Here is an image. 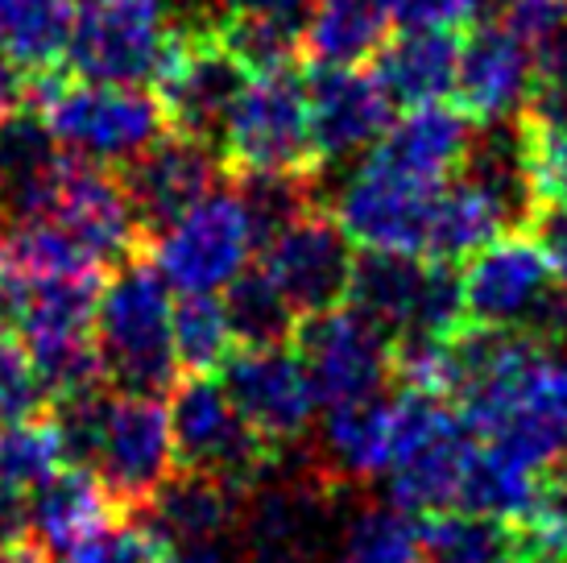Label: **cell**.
<instances>
[{"label": "cell", "mask_w": 567, "mask_h": 563, "mask_svg": "<svg viewBox=\"0 0 567 563\" xmlns=\"http://www.w3.org/2000/svg\"><path fill=\"white\" fill-rule=\"evenodd\" d=\"M518 154L535 204H567V125H547L518 112Z\"/></svg>", "instance_id": "obj_38"}, {"label": "cell", "mask_w": 567, "mask_h": 563, "mask_svg": "<svg viewBox=\"0 0 567 563\" xmlns=\"http://www.w3.org/2000/svg\"><path fill=\"white\" fill-rule=\"evenodd\" d=\"M252 253L257 240L237 191H212L154 236V266L178 295H216L249 266Z\"/></svg>", "instance_id": "obj_8"}, {"label": "cell", "mask_w": 567, "mask_h": 563, "mask_svg": "<svg viewBox=\"0 0 567 563\" xmlns=\"http://www.w3.org/2000/svg\"><path fill=\"white\" fill-rule=\"evenodd\" d=\"M174 357L187 373H216L237 352L228 311L216 295H183L174 307Z\"/></svg>", "instance_id": "obj_35"}, {"label": "cell", "mask_w": 567, "mask_h": 563, "mask_svg": "<svg viewBox=\"0 0 567 563\" xmlns=\"http://www.w3.org/2000/svg\"><path fill=\"white\" fill-rule=\"evenodd\" d=\"M30 104L42 112L66 154L95 166H125L166 133L158 95L142 83H100L80 75H33Z\"/></svg>", "instance_id": "obj_2"}, {"label": "cell", "mask_w": 567, "mask_h": 563, "mask_svg": "<svg viewBox=\"0 0 567 563\" xmlns=\"http://www.w3.org/2000/svg\"><path fill=\"white\" fill-rule=\"evenodd\" d=\"M493 21L514 33L522 47H530V54H538L567 25V0H502Z\"/></svg>", "instance_id": "obj_41"}, {"label": "cell", "mask_w": 567, "mask_h": 563, "mask_svg": "<svg viewBox=\"0 0 567 563\" xmlns=\"http://www.w3.org/2000/svg\"><path fill=\"white\" fill-rule=\"evenodd\" d=\"M30 219L59 224L71 240H80L83 249L109 269L133 257V249L142 245L133 207H128L125 187L112 174V166H95V162H83L75 154L66 162L63 178L50 191L47 207Z\"/></svg>", "instance_id": "obj_15"}, {"label": "cell", "mask_w": 567, "mask_h": 563, "mask_svg": "<svg viewBox=\"0 0 567 563\" xmlns=\"http://www.w3.org/2000/svg\"><path fill=\"white\" fill-rule=\"evenodd\" d=\"M237 199L249 216L257 249H266L269 236H278L295 216L319 207L316 174L295 171H240L237 174Z\"/></svg>", "instance_id": "obj_33"}, {"label": "cell", "mask_w": 567, "mask_h": 563, "mask_svg": "<svg viewBox=\"0 0 567 563\" xmlns=\"http://www.w3.org/2000/svg\"><path fill=\"white\" fill-rule=\"evenodd\" d=\"M476 448H481V436L452 407L410 452H402L390 464V505L414 518L456 510Z\"/></svg>", "instance_id": "obj_19"}, {"label": "cell", "mask_w": 567, "mask_h": 563, "mask_svg": "<svg viewBox=\"0 0 567 563\" xmlns=\"http://www.w3.org/2000/svg\"><path fill=\"white\" fill-rule=\"evenodd\" d=\"M460 290L464 315L476 328H514L543 345H567V290L555 286L526 228H509L476 249L460 269Z\"/></svg>", "instance_id": "obj_4"}, {"label": "cell", "mask_w": 567, "mask_h": 563, "mask_svg": "<svg viewBox=\"0 0 567 563\" xmlns=\"http://www.w3.org/2000/svg\"><path fill=\"white\" fill-rule=\"evenodd\" d=\"M171 324V282L154 262L125 257L121 266H112L95 307V345L116 390L150 398H166V390H174L178 357Z\"/></svg>", "instance_id": "obj_1"}, {"label": "cell", "mask_w": 567, "mask_h": 563, "mask_svg": "<svg viewBox=\"0 0 567 563\" xmlns=\"http://www.w3.org/2000/svg\"><path fill=\"white\" fill-rule=\"evenodd\" d=\"M394 460V414L390 398H352L323 407L319 419V464L316 472L331 485H364Z\"/></svg>", "instance_id": "obj_20"}, {"label": "cell", "mask_w": 567, "mask_h": 563, "mask_svg": "<svg viewBox=\"0 0 567 563\" xmlns=\"http://www.w3.org/2000/svg\"><path fill=\"white\" fill-rule=\"evenodd\" d=\"M224 390L245 422L282 452L311 436L319 398L295 345L237 348L224 360Z\"/></svg>", "instance_id": "obj_13"}, {"label": "cell", "mask_w": 567, "mask_h": 563, "mask_svg": "<svg viewBox=\"0 0 567 563\" xmlns=\"http://www.w3.org/2000/svg\"><path fill=\"white\" fill-rule=\"evenodd\" d=\"M109 278V274H104ZM104 278H42L17 282V324L25 352L71 345L95 336V307Z\"/></svg>", "instance_id": "obj_27"}, {"label": "cell", "mask_w": 567, "mask_h": 563, "mask_svg": "<svg viewBox=\"0 0 567 563\" xmlns=\"http://www.w3.org/2000/svg\"><path fill=\"white\" fill-rule=\"evenodd\" d=\"M166 410H171L174 469L204 472L224 489H233L237 498H249L282 464V448L245 422L224 381L212 373L174 381Z\"/></svg>", "instance_id": "obj_3"}, {"label": "cell", "mask_w": 567, "mask_h": 563, "mask_svg": "<svg viewBox=\"0 0 567 563\" xmlns=\"http://www.w3.org/2000/svg\"><path fill=\"white\" fill-rule=\"evenodd\" d=\"M83 4H92V0H75V9H83Z\"/></svg>", "instance_id": "obj_50"}, {"label": "cell", "mask_w": 567, "mask_h": 563, "mask_svg": "<svg viewBox=\"0 0 567 563\" xmlns=\"http://www.w3.org/2000/svg\"><path fill=\"white\" fill-rule=\"evenodd\" d=\"M166 563H237L228 551V539H207V543H183L166 551Z\"/></svg>", "instance_id": "obj_45"}, {"label": "cell", "mask_w": 567, "mask_h": 563, "mask_svg": "<svg viewBox=\"0 0 567 563\" xmlns=\"http://www.w3.org/2000/svg\"><path fill=\"white\" fill-rule=\"evenodd\" d=\"M128 518L109 485L83 464H63L50 481L30 493V539H38L50 551V560H59L75 543L100 534L104 526Z\"/></svg>", "instance_id": "obj_22"}, {"label": "cell", "mask_w": 567, "mask_h": 563, "mask_svg": "<svg viewBox=\"0 0 567 563\" xmlns=\"http://www.w3.org/2000/svg\"><path fill=\"white\" fill-rule=\"evenodd\" d=\"M30 83H33L30 71L17 63L9 50L0 47V116L21 109V104L30 100Z\"/></svg>", "instance_id": "obj_44"}, {"label": "cell", "mask_w": 567, "mask_h": 563, "mask_svg": "<svg viewBox=\"0 0 567 563\" xmlns=\"http://www.w3.org/2000/svg\"><path fill=\"white\" fill-rule=\"evenodd\" d=\"M92 472L109 485L116 505L133 514L158 493V485L174 472L171 410L150 393H116L109 398L104 436L95 448Z\"/></svg>", "instance_id": "obj_11"}, {"label": "cell", "mask_w": 567, "mask_h": 563, "mask_svg": "<svg viewBox=\"0 0 567 563\" xmlns=\"http://www.w3.org/2000/svg\"><path fill=\"white\" fill-rule=\"evenodd\" d=\"M522 228H526L530 240L538 245L543 262L551 269L555 286L567 290V204H535Z\"/></svg>", "instance_id": "obj_43"}, {"label": "cell", "mask_w": 567, "mask_h": 563, "mask_svg": "<svg viewBox=\"0 0 567 563\" xmlns=\"http://www.w3.org/2000/svg\"><path fill=\"white\" fill-rule=\"evenodd\" d=\"M142 510L166 547H183V543L228 539L240 518V498L204 472L174 469Z\"/></svg>", "instance_id": "obj_26"}, {"label": "cell", "mask_w": 567, "mask_h": 563, "mask_svg": "<svg viewBox=\"0 0 567 563\" xmlns=\"http://www.w3.org/2000/svg\"><path fill=\"white\" fill-rule=\"evenodd\" d=\"M443 183H426L419 174H406L390 166L385 157L364 154V162L348 174V183L336 191V212L340 228L352 245L364 253H419L423 257V236L431 204Z\"/></svg>", "instance_id": "obj_10"}, {"label": "cell", "mask_w": 567, "mask_h": 563, "mask_svg": "<svg viewBox=\"0 0 567 563\" xmlns=\"http://www.w3.org/2000/svg\"><path fill=\"white\" fill-rule=\"evenodd\" d=\"M75 0H0V47L30 75H47L66 59Z\"/></svg>", "instance_id": "obj_31"}, {"label": "cell", "mask_w": 567, "mask_h": 563, "mask_svg": "<svg viewBox=\"0 0 567 563\" xmlns=\"http://www.w3.org/2000/svg\"><path fill=\"white\" fill-rule=\"evenodd\" d=\"M0 269L13 282H42V278H104L109 266L95 262L80 240L50 224V219H17L0 236Z\"/></svg>", "instance_id": "obj_30"}, {"label": "cell", "mask_w": 567, "mask_h": 563, "mask_svg": "<svg viewBox=\"0 0 567 563\" xmlns=\"http://www.w3.org/2000/svg\"><path fill=\"white\" fill-rule=\"evenodd\" d=\"M514 224L505 216V207L488 195L473 174L460 171V178H447L431 204L423 236L426 262H443V266H460L468 262L476 249H485L493 236L509 233Z\"/></svg>", "instance_id": "obj_28"}, {"label": "cell", "mask_w": 567, "mask_h": 563, "mask_svg": "<svg viewBox=\"0 0 567 563\" xmlns=\"http://www.w3.org/2000/svg\"><path fill=\"white\" fill-rule=\"evenodd\" d=\"M535 83V54L497 21H476L460 38L456 109L476 129L518 116Z\"/></svg>", "instance_id": "obj_17"}, {"label": "cell", "mask_w": 567, "mask_h": 563, "mask_svg": "<svg viewBox=\"0 0 567 563\" xmlns=\"http://www.w3.org/2000/svg\"><path fill=\"white\" fill-rule=\"evenodd\" d=\"M290 345L311 377L319 407L373 398L394 377V340L357 307L302 315Z\"/></svg>", "instance_id": "obj_9"}, {"label": "cell", "mask_w": 567, "mask_h": 563, "mask_svg": "<svg viewBox=\"0 0 567 563\" xmlns=\"http://www.w3.org/2000/svg\"><path fill=\"white\" fill-rule=\"evenodd\" d=\"M0 563H50V551L30 539V534H21V539H9V543H0Z\"/></svg>", "instance_id": "obj_47"}, {"label": "cell", "mask_w": 567, "mask_h": 563, "mask_svg": "<svg viewBox=\"0 0 567 563\" xmlns=\"http://www.w3.org/2000/svg\"><path fill=\"white\" fill-rule=\"evenodd\" d=\"M435 286V262L419 253H369L352 269L348 307L369 315L390 340L423 336Z\"/></svg>", "instance_id": "obj_21"}, {"label": "cell", "mask_w": 567, "mask_h": 563, "mask_svg": "<svg viewBox=\"0 0 567 563\" xmlns=\"http://www.w3.org/2000/svg\"><path fill=\"white\" fill-rule=\"evenodd\" d=\"M42 407H47V390L33 373L30 352L9 331H0V427L42 414Z\"/></svg>", "instance_id": "obj_40"}, {"label": "cell", "mask_w": 567, "mask_h": 563, "mask_svg": "<svg viewBox=\"0 0 567 563\" xmlns=\"http://www.w3.org/2000/svg\"><path fill=\"white\" fill-rule=\"evenodd\" d=\"M385 0H307L302 54L316 66H364L390 38Z\"/></svg>", "instance_id": "obj_29"}, {"label": "cell", "mask_w": 567, "mask_h": 563, "mask_svg": "<svg viewBox=\"0 0 567 563\" xmlns=\"http://www.w3.org/2000/svg\"><path fill=\"white\" fill-rule=\"evenodd\" d=\"M17 324V282L0 269V331H13Z\"/></svg>", "instance_id": "obj_48"}, {"label": "cell", "mask_w": 567, "mask_h": 563, "mask_svg": "<svg viewBox=\"0 0 567 563\" xmlns=\"http://www.w3.org/2000/svg\"><path fill=\"white\" fill-rule=\"evenodd\" d=\"M220 171L224 162L212 145L171 133V129L150 150L128 157L116 178L125 187L142 240H154L178 216H187L199 199H207L220 183Z\"/></svg>", "instance_id": "obj_14"}, {"label": "cell", "mask_w": 567, "mask_h": 563, "mask_svg": "<svg viewBox=\"0 0 567 563\" xmlns=\"http://www.w3.org/2000/svg\"><path fill=\"white\" fill-rule=\"evenodd\" d=\"M240 522V563H319L331 531V481L261 485Z\"/></svg>", "instance_id": "obj_16"}, {"label": "cell", "mask_w": 567, "mask_h": 563, "mask_svg": "<svg viewBox=\"0 0 567 563\" xmlns=\"http://www.w3.org/2000/svg\"><path fill=\"white\" fill-rule=\"evenodd\" d=\"M224 171H295L319 174V150L311 133V100H307V79L295 66L261 71L249 75L245 92L228 112L220 129Z\"/></svg>", "instance_id": "obj_5"}, {"label": "cell", "mask_w": 567, "mask_h": 563, "mask_svg": "<svg viewBox=\"0 0 567 563\" xmlns=\"http://www.w3.org/2000/svg\"><path fill=\"white\" fill-rule=\"evenodd\" d=\"M216 25L249 75L299 63L302 13H220Z\"/></svg>", "instance_id": "obj_34"}, {"label": "cell", "mask_w": 567, "mask_h": 563, "mask_svg": "<svg viewBox=\"0 0 567 563\" xmlns=\"http://www.w3.org/2000/svg\"><path fill=\"white\" fill-rule=\"evenodd\" d=\"M398 30H473L481 13L476 0H385Z\"/></svg>", "instance_id": "obj_42"}, {"label": "cell", "mask_w": 567, "mask_h": 563, "mask_svg": "<svg viewBox=\"0 0 567 563\" xmlns=\"http://www.w3.org/2000/svg\"><path fill=\"white\" fill-rule=\"evenodd\" d=\"M319 166L373 150L394 125V100L364 66H316L307 79Z\"/></svg>", "instance_id": "obj_18"}, {"label": "cell", "mask_w": 567, "mask_h": 563, "mask_svg": "<svg viewBox=\"0 0 567 563\" xmlns=\"http://www.w3.org/2000/svg\"><path fill=\"white\" fill-rule=\"evenodd\" d=\"M66 154L33 104L0 116V199L17 219H30L47 207L54 183L63 178Z\"/></svg>", "instance_id": "obj_23"}, {"label": "cell", "mask_w": 567, "mask_h": 563, "mask_svg": "<svg viewBox=\"0 0 567 563\" xmlns=\"http://www.w3.org/2000/svg\"><path fill=\"white\" fill-rule=\"evenodd\" d=\"M220 13H307V0H212Z\"/></svg>", "instance_id": "obj_46"}, {"label": "cell", "mask_w": 567, "mask_h": 563, "mask_svg": "<svg viewBox=\"0 0 567 563\" xmlns=\"http://www.w3.org/2000/svg\"><path fill=\"white\" fill-rule=\"evenodd\" d=\"M171 0H92L75 9L66 75L150 83L171 42Z\"/></svg>", "instance_id": "obj_7"}, {"label": "cell", "mask_w": 567, "mask_h": 563, "mask_svg": "<svg viewBox=\"0 0 567 563\" xmlns=\"http://www.w3.org/2000/svg\"><path fill=\"white\" fill-rule=\"evenodd\" d=\"M476 125L460 109L447 104H419L402 121L381 133V141L369 154L385 157L390 166L406 174H419L426 183H447L464 166V157L473 150Z\"/></svg>", "instance_id": "obj_25"}, {"label": "cell", "mask_w": 567, "mask_h": 563, "mask_svg": "<svg viewBox=\"0 0 567 563\" xmlns=\"http://www.w3.org/2000/svg\"><path fill=\"white\" fill-rule=\"evenodd\" d=\"M340 563H423L419 522L398 505H373L344 526Z\"/></svg>", "instance_id": "obj_37"}, {"label": "cell", "mask_w": 567, "mask_h": 563, "mask_svg": "<svg viewBox=\"0 0 567 563\" xmlns=\"http://www.w3.org/2000/svg\"><path fill=\"white\" fill-rule=\"evenodd\" d=\"M245 83H249V71L220 38L216 17L174 25L166 54L150 79L166 129L190 141H204L212 150L220 145V129L237 95L245 92Z\"/></svg>", "instance_id": "obj_6"}, {"label": "cell", "mask_w": 567, "mask_h": 563, "mask_svg": "<svg viewBox=\"0 0 567 563\" xmlns=\"http://www.w3.org/2000/svg\"><path fill=\"white\" fill-rule=\"evenodd\" d=\"M460 38L452 30H398L373 54V75L381 79L394 109L440 104L456 92Z\"/></svg>", "instance_id": "obj_24"}, {"label": "cell", "mask_w": 567, "mask_h": 563, "mask_svg": "<svg viewBox=\"0 0 567 563\" xmlns=\"http://www.w3.org/2000/svg\"><path fill=\"white\" fill-rule=\"evenodd\" d=\"M166 543L150 522H133L121 518L104 526L100 534L75 543L71 551L59 555V563H166Z\"/></svg>", "instance_id": "obj_39"}, {"label": "cell", "mask_w": 567, "mask_h": 563, "mask_svg": "<svg viewBox=\"0 0 567 563\" xmlns=\"http://www.w3.org/2000/svg\"><path fill=\"white\" fill-rule=\"evenodd\" d=\"M4 212H9V207H4V199H0V236H4Z\"/></svg>", "instance_id": "obj_49"}, {"label": "cell", "mask_w": 567, "mask_h": 563, "mask_svg": "<svg viewBox=\"0 0 567 563\" xmlns=\"http://www.w3.org/2000/svg\"><path fill=\"white\" fill-rule=\"evenodd\" d=\"M224 311L233 324V340L237 348H269V345H290L295 328H299V311L286 303L278 282L266 269H240L237 278L224 286Z\"/></svg>", "instance_id": "obj_32"}, {"label": "cell", "mask_w": 567, "mask_h": 563, "mask_svg": "<svg viewBox=\"0 0 567 563\" xmlns=\"http://www.w3.org/2000/svg\"><path fill=\"white\" fill-rule=\"evenodd\" d=\"M63 464L66 452L54 414H30L0 427V481H9L21 493H33Z\"/></svg>", "instance_id": "obj_36"}, {"label": "cell", "mask_w": 567, "mask_h": 563, "mask_svg": "<svg viewBox=\"0 0 567 563\" xmlns=\"http://www.w3.org/2000/svg\"><path fill=\"white\" fill-rule=\"evenodd\" d=\"M261 269L278 282L286 303L302 315H319L331 307H344L357 253L340 228V219L311 207L286 224L278 236H269L261 249Z\"/></svg>", "instance_id": "obj_12"}]
</instances>
